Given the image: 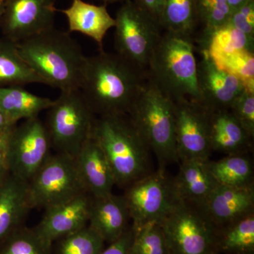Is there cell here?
Wrapping results in <instances>:
<instances>
[{
    "label": "cell",
    "instance_id": "obj_1",
    "mask_svg": "<svg viewBox=\"0 0 254 254\" xmlns=\"http://www.w3.org/2000/svg\"><path fill=\"white\" fill-rule=\"evenodd\" d=\"M148 81L146 71L118 54L87 57L80 90L96 116L128 115Z\"/></svg>",
    "mask_w": 254,
    "mask_h": 254
},
{
    "label": "cell",
    "instance_id": "obj_2",
    "mask_svg": "<svg viewBox=\"0 0 254 254\" xmlns=\"http://www.w3.org/2000/svg\"><path fill=\"white\" fill-rule=\"evenodd\" d=\"M23 59L48 86L80 89L87 57L69 32L55 27L17 43Z\"/></svg>",
    "mask_w": 254,
    "mask_h": 254
},
{
    "label": "cell",
    "instance_id": "obj_3",
    "mask_svg": "<svg viewBox=\"0 0 254 254\" xmlns=\"http://www.w3.org/2000/svg\"><path fill=\"white\" fill-rule=\"evenodd\" d=\"M194 50L190 36L165 31L150 57L148 80L174 102L187 99L200 104Z\"/></svg>",
    "mask_w": 254,
    "mask_h": 254
},
{
    "label": "cell",
    "instance_id": "obj_4",
    "mask_svg": "<svg viewBox=\"0 0 254 254\" xmlns=\"http://www.w3.org/2000/svg\"><path fill=\"white\" fill-rule=\"evenodd\" d=\"M92 137L103 150L116 185L128 187L150 173V150L128 115L98 117Z\"/></svg>",
    "mask_w": 254,
    "mask_h": 254
},
{
    "label": "cell",
    "instance_id": "obj_5",
    "mask_svg": "<svg viewBox=\"0 0 254 254\" xmlns=\"http://www.w3.org/2000/svg\"><path fill=\"white\" fill-rule=\"evenodd\" d=\"M128 115L156 156L159 170H165L170 164L180 162L175 138V102L148 78Z\"/></svg>",
    "mask_w": 254,
    "mask_h": 254
},
{
    "label": "cell",
    "instance_id": "obj_6",
    "mask_svg": "<svg viewBox=\"0 0 254 254\" xmlns=\"http://www.w3.org/2000/svg\"><path fill=\"white\" fill-rule=\"evenodd\" d=\"M48 110L45 125L52 148L74 158L92 137L96 115L80 89L61 91Z\"/></svg>",
    "mask_w": 254,
    "mask_h": 254
},
{
    "label": "cell",
    "instance_id": "obj_7",
    "mask_svg": "<svg viewBox=\"0 0 254 254\" xmlns=\"http://www.w3.org/2000/svg\"><path fill=\"white\" fill-rule=\"evenodd\" d=\"M115 19L117 54L146 71L150 57L161 37V26L132 0L124 3Z\"/></svg>",
    "mask_w": 254,
    "mask_h": 254
},
{
    "label": "cell",
    "instance_id": "obj_8",
    "mask_svg": "<svg viewBox=\"0 0 254 254\" xmlns=\"http://www.w3.org/2000/svg\"><path fill=\"white\" fill-rule=\"evenodd\" d=\"M28 190L32 208H48L87 193L74 158L58 153L50 155L28 182Z\"/></svg>",
    "mask_w": 254,
    "mask_h": 254
},
{
    "label": "cell",
    "instance_id": "obj_9",
    "mask_svg": "<svg viewBox=\"0 0 254 254\" xmlns=\"http://www.w3.org/2000/svg\"><path fill=\"white\" fill-rule=\"evenodd\" d=\"M160 224L169 254H218L215 228L195 205L180 201Z\"/></svg>",
    "mask_w": 254,
    "mask_h": 254
},
{
    "label": "cell",
    "instance_id": "obj_10",
    "mask_svg": "<svg viewBox=\"0 0 254 254\" xmlns=\"http://www.w3.org/2000/svg\"><path fill=\"white\" fill-rule=\"evenodd\" d=\"M124 196L133 227L161 223L180 202L174 190L173 178L163 170L133 182L127 187Z\"/></svg>",
    "mask_w": 254,
    "mask_h": 254
},
{
    "label": "cell",
    "instance_id": "obj_11",
    "mask_svg": "<svg viewBox=\"0 0 254 254\" xmlns=\"http://www.w3.org/2000/svg\"><path fill=\"white\" fill-rule=\"evenodd\" d=\"M51 141L45 123L38 117L16 124L9 136V174L28 182L49 158Z\"/></svg>",
    "mask_w": 254,
    "mask_h": 254
},
{
    "label": "cell",
    "instance_id": "obj_12",
    "mask_svg": "<svg viewBox=\"0 0 254 254\" xmlns=\"http://www.w3.org/2000/svg\"><path fill=\"white\" fill-rule=\"evenodd\" d=\"M175 138L179 161L208 160L211 154L209 112L196 102H175Z\"/></svg>",
    "mask_w": 254,
    "mask_h": 254
},
{
    "label": "cell",
    "instance_id": "obj_13",
    "mask_svg": "<svg viewBox=\"0 0 254 254\" xmlns=\"http://www.w3.org/2000/svg\"><path fill=\"white\" fill-rule=\"evenodd\" d=\"M56 0H5L1 21L4 38L19 42L54 27Z\"/></svg>",
    "mask_w": 254,
    "mask_h": 254
},
{
    "label": "cell",
    "instance_id": "obj_14",
    "mask_svg": "<svg viewBox=\"0 0 254 254\" xmlns=\"http://www.w3.org/2000/svg\"><path fill=\"white\" fill-rule=\"evenodd\" d=\"M202 55L198 63L200 105L209 112L229 110L247 88L243 82L220 67L205 52Z\"/></svg>",
    "mask_w": 254,
    "mask_h": 254
},
{
    "label": "cell",
    "instance_id": "obj_15",
    "mask_svg": "<svg viewBox=\"0 0 254 254\" xmlns=\"http://www.w3.org/2000/svg\"><path fill=\"white\" fill-rule=\"evenodd\" d=\"M91 199V195L83 193L46 208L44 216L34 230L53 245V242L88 225Z\"/></svg>",
    "mask_w": 254,
    "mask_h": 254
},
{
    "label": "cell",
    "instance_id": "obj_16",
    "mask_svg": "<svg viewBox=\"0 0 254 254\" xmlns=\"http://www.w3.org/2000/svg\"><path fill=\"white\" fill-rule=\"evenodd\" d=\"M198 208L215 229L225 226L253 213L254 185L232 187L218 185Z\"/></svg>",
    "mask_w": 254,
    "mask_h": 254
},
{
    "label": "cell",
    "instance_id": "obj_17",
    "mask_svg": "<svg viewBox=\"0 0 254 254\" xmlns=\"http://www.w3.org/2000/svg\"><path fill=\"white\" fill-rule=\"evenodd\" d=\"M82 184L88 194L103 196L113 193L116 185L110 164L94 138L91 137L74 157Z\"/></svg>",
    "mask_w": 254,
    "mask_h": 254
},
{
    "label": "cell",
    "instance_id": "obj_18",
    "mask_svg": "<svg viewBox=\"0 0 254 254\" xmlns=\"http://www.w3.org/2000/svg\"><path fill=\"white\" fill-rule=\"evenodd\" d=\"M129 211L125 196L113 194L92 196L88 226L110 244L128 230Z\"/></svg>",
    "mask_w": 254,
    "mask_h": 254
},
{
    "label": "cell",
    "instance_id": "obj_19",
    "mask_svg": "<svg viewBox=\"0 0 254 254\" xmlns=\"http://www.w3.org/2000/svg\"><path fill=\"white\" fill-rule=\"evenodd\" d=\"M31 209L28 182L9 174L0 184V244L23 226Z\"/></svg>",
    "mask_w": 254,
    "mask_h": 254
},
{
    "label": "cell",
    "instance_id": "obj_20",
    "mask_svg": "<svg viewBox=\"0 0 254 254\" xmlns=\"http://www.w3.org/2000/svg\"><path fill=\"white\" fill-rule=\"evenodd\" d=\"M208 160L180 161V170L173 178L174 190L180 201L198 207L218 184L210 173Z\"/></svg>",
    "mask_w": 254,
    "mask_h": 254
},
{
    "label": "cell",
    "instance_id": "obj_21",
    "mask_svg": "<svg viewBox=\"0 0 254 254\" xmlns=\"http://www.w3.org/2000/svg\"><path fill=\"white\" fill-rule=\"evenodd\" d=\"M58 11L66 16L69 33L78 32L89 37L103 50L105 36L115 26V19L108 12L106 4L98 6L83 0H72L69 7Z\"/></svg>",
    "mask_w": 254,
    "mask_h": 254
},
{
    "label": "cell",
    "instance_id": "obj_22",
    "mask_svg": "<svg viewBox=\"0 0 254 254\" xmlns=\"http://www.w3.org/2000/svg\"><path fill=\"white\" fill-rule=\"evenodd\" d=\"M209 120L212 150L228 155L243 154L250 149L253 138L230 110L209 112Z\"/></svg>",
    "mask_w": 254,
    "mask_h": 254
},
{
    "label": "cell",
    "instance_id": "obj_23",
    "mask_svg": "<svg viewBox=\"0 0 254 254\" xmlns=\"http://www.w3.org/2000/svg\"><path fill=\"white\" fill-rule=\"evenodd\" d=\"M53 102L33 94L23 87L0 88V109L13 124L38 117L41 112L49 109Z\"/></svg>",
    "mask_w": 254,
    "mask_h": 254
},
{
    "label": "cell",
    "instance_id": "obj_24",
    "mask_svg": "<svg viewBox=\"0 0 254 254\" xmlns=\"http://www.w3.org/2000/svg\"><path fill=\"white\" fill-rule=\"evenodd\" d=\"M36 83L45 84L20 55L17 43L0 38V88Z\"/></svg>",
    "mask_w": 254,
    "mask_h": 254
},
{
    "label": "cell",
    "instance_id": "obj_25",
    "mask_svg": "<svg viewBox=\"0 0 254 254\" xmlns=\"http://www.w3.org/2000/svg\"><path fill=\"white\" fill-rule=\"evenodd\" d=\"M218 254H254V213L215 229Z\"/></svg>",
    "mask_w": 254,
    "mask_h": 254
},
{
    "label": "cell",
    "instance_id": "obj_26",
    "mask_svg": "<svg viewBox=\"0 0 254 254\" xmlns=\"http://www.w3.org/2000/svg\"><path fill=\"white\" fill-rule=\"evenodd\" d=\"M208 165L219 185L232 187L254 185L253 165L247 153L228 155L218 161H209Z\"/></svg>",
    "mask_w": 254,
    "mask_h": 254
},
{
    "label": "cell",
    "instance_id": "obj_27",
    "mask_svg": "<svg viewBox=\"0 0 254 254\" xmlns=\"http://www.w3.org/2000/svg\"><path fill=\"white\" fill-rule=\"evenodd\" d=\"M198 22L195 0H165L160 21L162 29L191 36Z\"/></svg>",
    "mask_w": 254,
    "mask_h": 254
},
{
    "label": "cell",
    "instance_id": "obj_28",
    "mask_svg": "<svg viewBox=\"0 0 254 254\" xmlns=\"http://www.w3.org/2000/svg\"><path fill=\"white\" fill-rule=\"evenodd\" d=\"M203 38L205 47L203 51L211 58L240 51L254 52V41L229 23Z\"/></svg>",
    "mask_w": 254,
    "mask_h": 254
},
{
    "label": "cell",
    "instance_id": "obj_29",
    "mask_svg": "<svg viewBox=\"0 0 254 254\" xmlns=\"http://www.w3.org/2000/svg\"><path fill=\"white\" fill-rule=\"evenodd\" d=\"M52 247L34 228L23 226L0 244V254H51Z\"/></svg>",
    "mask_w": 254,
    "mask_h": 254
},
{
    "label": "cell",
    "instance_id": "obj_30",
    "mask_svg": "<svg viewBox=\"0 0 254 254\" xmlns=\"http://www.w3.org/2000/svg\"><path fill=\"white\" fill-rule=\"evenodd\" d=\"M56 242L55 254H100L105 243L88 225Z\"/></svg>",
    "mask_w": 254,
    "mask_h": 254
},
{
    "label": "cell",
    "instance_id": "obj_31",
    "mask_svg": "<svg viewBox=\"0 0 254 254\" xmlns=\"http://www.w3.org/2000/svg\"><path fill=\"white\" fill-rule=\"evenodd\" d=\"M132 228L130 254H169L161 224L152 222Z\"/></svg>",
    "mask_w": 254,
    "mask_h": 254
},
{
    "label": "cell",
    "instance_id": "obj_32",
    "mask_svg": "<svg viewBox=\"0 0 254 254\" xmlns=\"http://www.w3.org/2000/svg\"><path fill=\"white\" fill-rule=\"evenodd\" d=\"M211 58L220 67L243 82L247 89L254 91V52H237Z\"/></svg>",
    "mask_w": 254,
    "mask_h": 254
},
{
    "label": "cell",
    "instance_id": "obj_33",
    "mask_svg": "<svg viewBox=\"0 0 254 254\" xmlns=\"http://www.w3.org/2000/svg\"><path fill=\"white\" fill-rule=\"evenodd\" d=\"M198 22L203 25V37L229 23L232 10L227 0H195Z\"/></svg>",
    "mask_w": 254,
    "mask_h": 254
},
{
    "label": "cell",
    "instance_id": "obj_34",
    "mask_svg": "<svg viewBox=\"0 0 254 254\" xmlns=\"http://www.w3.org/2000/svg\"><path fill=\"white\" fill-rule=\"evenodd\" d=\"M229 110L251 138H254V91L246 89L233 102Z\"/></svg>",
    "mask_w": 254,
    "mask_h": 254
},
{
    "label": "cell",
    "instance_id": "obj_35",
    "mask_svg": "<svg viewBox=\"0 0 254 254\" xmlns=\"http://www.w3.org/2000/svg\"><path fill=\"white\" fill-rule=\"evenodd\" d=\"M229 23L254 41V0H248L233 10Z\"/></svg>",
    "mask_w": 254,
    "mask_h": 254
},
{
    "label": "cell",
    "instance_id": "obj_36",
    "mask_svg": "<svg viewBox=\"0 0 254 254\" xmlns=\"http://www.w3.org/2000/svg\"><path fill=\"white\" fill-rule=\"evenodd\" d=\"M16 124L0 130V184L9 175L7 164V146L9 136Z\"/></svg>",
    "mask_w": 254,
    "mask_h": 254
},
{
    "label": "cell",
    "instance_id": "obj_37",
    "mask_svg": "<svg viewBox=\"0 0 254 254\" xmlns=\"http://www.w3.org/2000/svg\"><path fill=\"white\" fill-rule=\"evenodd\" d=\"M133 238V228L128 227L125 233L115 242L103 249L100 254H130V246Z\"/></svg>",
    "mask_w": 254,
    "mask_h": 254
},
{
    "label": "cell",
    "instance_id": "obj_38",
    "mask_svg": "<svg viewBox=\"0 0 254 254\" xmlns=\"http://www.w3.org/2000/svg\"><path fill=\"white\" fill-rule=\"evenodd\" d=\"M135 4L151 15L159 23L161 17V9L157 0H133Z\"/></svg>",
    "mask_w": 254,
    "mask_h": 254
},
{
    "label": "cell",
    "instance_id": "obj_39",
    "mask_svg": "<svg viewBox=\"0 0 254 254\" xmlns=\"http://www.w3.org/2000/svg\"><path fill=\"white\" fill-rule=\"evenodd\" d=\"M11 125H14V124L11 123L4 113V112L0 109V130Z\"/></svg>",
    "mask_w": 254,
    "mask_h": 254
},
{
    "label": "cell",
    "instance_id": "obj_40",
    "mask_svg": "<svg viewBox=\"0 0 254 254\" xmlns=\"http://www.w3.org/2000/svg\"><path fill=\"white\" fill-rule=\"evenodd\" d=\"M227 1L232 11L248 0H227Z\"/></svg>",
    "mask_w": 254,
    "mask_h": 254
},
{
    "label": "cell",
    "instance_id": "obj_41",
    "mask_svg": "<svg viewBox=\"0 0 254 254\" xmlns=\"http://www.w3.org/2000/svg\"><path fill=\"white\" fill-rule=\"evenodd\" d=\"M5 0H0V27H1V18H2L3 13L4 10Z\"/></svg>",
    "mask_w": 254,
    "mask_h": 254
},
{
    "label": "cell",
    "instance_id": "obj_42",
    "mask_svg": "<svg viewBox=\"0 0 254 254\" xmlns=\"http://www.w3.org/2000/svg\"><path fill=\"white\" fill-rule=\"evenodd\" d=\"M99 1H103L105 4L107 3H115V2H127V1H131V0H99Z\"/></svg>",
    "mask_w": 254,
    "mask_h": 254
},
{
    "label": "cell",
    "instance_id": "obj_43",
    "mask_svg": "<svg viewBox=\"0 0 254 254\" xmlns=\"http://www.w3.org/2000/svg\"></svg>",
    "mask_w": 254,
    "mask_h": 254
}]
</instances>
